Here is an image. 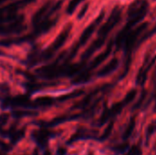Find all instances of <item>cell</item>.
<instances>
[{
  "instance_id": "1",
  "label": "cell",
  "mask_w": 156,
  "mask_h": 155,
  "mask_svg": "<svg viewBox=\"0 0 156 155\" xmlns=\"http://www.w3.org/2000/svg\"><path fill=\"white\" fill-rule=\"evenodd\" d=\"M148 27V22H144L142 25H140L136 29H132L127 36L125 37L122 48L124 49V53L126 56H128V58H131V53L132 50L135 45V42L137 40V38L140 37V35Z\"/></svg>"
},
{
  "instance_id": "2",
  "label": "cell",
  "mask_w": 156,
  "mask_h": 155,
  "mask_svg": "<svg viewBox=\"0 0 156 155\" xmlns=\"http://www.w3.org/2000/svg\"><path fill=\"white\" fill-rule=\"evenodd\" d=\"M121 18H122V8H120L119 6H116L113 9V11L112 12V15L110 16L107 23L101 28V30L99 32V35L101 37H106L107 35L112 31V29L116 25H118Z\"/></svg>"
},
{
  "instance_id": "3",
  "label": "cell",
  "mask_w": 156,
  "mask_h": 155,
  "mask_svg": "<svg viewBox=\"0 0 156 155\" xmlns=\"http://www.w3.org/2000/svg\"><path fill=\"white\" fill-rule=\"evenodd\" d=\"M156 61V55L152 58V60L148 63V65L145 67L144 65L142 67V69H140L138 75H137V78H136V83L137 85H140V86H143L144 85L146 79H147V75H148V72L149 70L151 69V68L154 65Z\"/></svg>"
},
{
  "instance_id": "4",
  "label": "cell",
  "mask_w": 156,
  "mask_h": 155,
  "mask_svg": "<svg viewBox=\"0 0 156 155\" xmlns=\"http://www.w3.org/2000/svg\"><path fill=\"white\" fill-rule=\"evenodd\" d=\"M119 67V59L118 58H113L112 59L109 64H107L100 72H99V76L103 77V76H107L109 74H111L112 72H113L114 70H116Z\"/></svg>"
},
{
  "instance_id": "5",
  "label": "cell",
  "mask_w": 156,
  "mask_h": 155,
  "mask_svg": "<svg viewBox=\"0 0 156 155\" xmlns=\"http://www.w3.org/2000/svg\"><path fill=\"white\" fill-rule=\"evenodd\" d=\"M135 124H136L135 120H134V118H133L130 121V122H129V124H128L124 133L122 134V139L123 140H128L131 137V135H132V133H133V130L135 128Z\"/></svg>"
},
{
  "instance_id": "6",
  "label": "cell",
  "mask_w": 156,
  "mask_h": 155,
  "mask_svg": "<svg viewBox=\"0 0 156 155\" xmlns=\"http://www.w3.org/2000/svg\"><path fill=\"white\" fill-rule=\"evenodd\" d=\"M124 106H125V104L123 103V101L118 102V103H116L115 105H113L112 108L111 110H109V112H110L111 117H112V116L118 115L119 113H121L122 111V109L124 108Z\"/></svg>"
},
{
  "instance_id": "7",
  "label": "cell",
  "mask_w": 156,
  "mask_h": 155,
  "mask_svg": "<svg viewBox=\"0 0 156 155\" xmlns=\"http://www.w3.org/2000/svg\"><path fill=\"white\" fill-rule=\"evenodd\" d=\"M136 94H137V90H136L135 89L131 90L127 93V95L125 96L124 100H122V101H123V103H124L125 105H127V104L131 103V102L134 100V98H135Z\"/></svg>"
},
{
  "instance_id": "8",
  "label": "cell",
  "mask_w": 156,
  "mask_h": 155,
  "mask_svg": "<svg viewBox=\"0 0 156 155\" xmlns=\"http://www.w3.org/2000/svg\"><path fill=\"white\" fill-rule=\"evenodd\" d=\"M129 149V144L128 143H121L115 147L112 148V151L114 153H116L117 154H121V153H124L126 151H128Z\"/></svg>"
},
{
  "instance_id": "9",
  "label": "cell",
  "mask_w": 156,
  "mask_h": 155,
  "mask_svg": "<svg viewBox=\"0 0 156 155\" xmlns=\"http://www.w3.org/2000/svg\"><path fill=\"white\" fill-rule=\"evenodd\" d=\"M154 34H156V25L154 26V28H153L152 30H150L149 32H147V33H146V34H145V35H144V37L141 38V40L139 41L138 45H140L142 42H144L146 39H148L149 37H152V36H154Z\"/></svg>"
},
{
  "instance_id": "10",
  "label": "cell",
  "mask_w": 156,
  "mask_h": 155,
  "mask_svg": "<svg viewBox=\"0 0 156 155\" xmlns=\"http://www.w3.org/2000/svg\"><path fill=\"white\" fill-rule=\"evenodd\" d=\"M112 127H113V122H112L110 124H109V126H108V128L105 130V132H104V133H103V135L101 137V141H104V140H106L109 136H110V134L112 133Z\"/></svg>"
},
{
  "instance_id": "11",
  "label": "cell",
  "mask_w": 156,
  "mask_h": 155,
  "mask_svg": "<svg viewBox=\"0 0 156 155\" xmlns=\"http://www.w3.org/2000/svg\"><path fill=\"white\" fill-rule=\"evenodd\" d=\"M156 131V122H153L152 124H150V126L148 127V129H147V132H146V136H147V139L151 136V135H153L154 133V132Z\"/></svg>"
},
{
  "instance_id": "12",
  "label": "cell",
  "mask_w": 156,
  "mask_h": 155,
  "mask_svg": "<svg viewBox=\"0 0 156 155\" xmlns=\"http://www.w3.org/2000/svg\"><path fill=\"white\" fill-rule=\"evenodd\" d=\"M126 155H142V152L138 146H133L130 149V151Z\"/></svg>"
},
{
  "instance_id": "13",
  "label": "cell",
  "mask_w": 156,
  "mask_h": 155,
  "mask_svg": "<svg viewBox=\"0 0 156 155\" xmlns=\"http://www.w3.org/2000/svg\"><path fill=\"white\" fill-rule=\"evenodd\" d=\"M145 96H146V90H144V92L142 93V97L140 98V100H139V101L133 106V110H135V109H138V108H140V106L142 105V102L144 101V98H145Z\"/></svg>"
},
{
  "instance_id": "14",
  "label": "cell",
  "mask_w": 156,
  "mask_h": 155,
  "mask_svg": "<svg viewBox=\"0 0 156 155\" xmlns=\"http://www.w3.org/2000/svg\"><path fill=\"white\" fill-rule=\"evenodd\" d=\"M154 111H156V103H155V107H154Z\"/></svg>"
}]
</instances>
